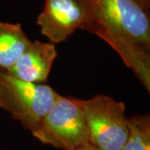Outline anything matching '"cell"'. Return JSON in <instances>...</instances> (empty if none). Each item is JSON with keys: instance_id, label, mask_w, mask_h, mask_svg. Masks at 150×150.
<instances>
[{"instance_id": "1", "label": "cell", "mask_w": 150, "mask_h": 150, "mask_svg": "<svg viewBox=\"0 0 150 150\" xmlns=\"http://www.w3.org/2000/svg\"><path fill=\"white\" fill-rule=\"evenodd\" d=\"M78 1L83 10L81 29L109 44L149 92V9L138 0Z\"/></svg>"}, {"instance_id": "2", "label": "cell", "mask_w": 150, "mask_h": 150, "mask_svg": "<svg viewBox=\"0 0 150 150\" xmlns=\"http://www.w3.org/2000/svg\"><path fill=\"white\" fill-rule=\"evenodd\" d=\"M48 84L25 82L0 70V108L33 132L59 98Z\"/></svg>"}, {"instance_id": "3", "label": "cell", "mask_w": 150, "mask_h": 150, "mask_svg": "<svg viewBox=\"0 0 150 150\" xmlns=\"http://www.w3.org/2000/svg\"><path fill=\"white\" fill-rule=\"evenodd\" d=\"M32 134L44 144L62 150H77L89 144L79 99L60 95Z\"/></svg>"}, {"instance_id": "4", "label": "cell", "mask_w": 150, "mask_h": 150, "mask_svg": "<svg viewBox=\"0 0 150 150\" xmlns=\"http://www.w3.org/2000/svg\"><path fill=\"white\" fill-rule=\"evenodd\" d=\"M89 144L103 150H123L128 138L125 105L106 95L79 99Z\"/></svg>"}, {"instance_id": "5", "label": "cell", "mask_w": 150, "mask_h": 150, "mask_svg": "<svg viewBox=\"0 0 150 150\" xmlns=\"http://www.w3.org/2000/svg\"><path fill=\"white\" fill-rule=\"evenodd\" d=\"M83 22V10L78 0H45L37 24L53 43L64 42Z\"/></svg>"}, {"instance_id": "6", "label": "cell", "mask_w": 150, "mask_h": 150, "mask_svg": "<svg viewBox=\"0 0 150 150\" xmlns=\"http://www.w3.org/2000/svg\"><path fill=\"white\" fill-rule=\"evenodd\" d=\"M56 56L54 43L32 41L14 64L5 72L25 82L41 83L47 80Z\"/></svg>"}, {"instance_id": "7", "label": "cell", "mask_w": 150, "mask_h": 150, "mask_svg": "<svg viewBox=\"0 0 150 150\" xmlns=\"http://www.w3.org/2000/svg\"><path fill=\"white\" fill-rule=\"evenodd\" d=\"M31 43L20 23L0 22V70L10 69Z\"/></svg>"}, {"instance_id": "8", "label": "cell", "mask_w": 150, "mask_h": 150, "mask_svg": "<svg viewBox=\"0 0 150 150\" xmlns=\"http://www.w3.org/2000/svg\"><path fill=\"white\" fill-rule=\"evenodd\" d=\"M128 138L123 150H150L149 113L128 118Z\"/></svg>"}, {"instance_id": "9", "label": "cell", "mask_w": 150, "mask_h": 150, "mask_svg": "<svg viewBox=\"0 0 150 150\" xmlns=\"http://www.w3.org/2000/svg\"><path fill=\"white\" fill-rule=\"evenodd\" d=\"M77 150H103V149H99V148H97V147L93 146V145L90 144H88L84 145V146L81 147V148H79V149H78Z\"/></svg>"}, {"instance_id": "10", "label": "cell", "mask_w": 150, "mask_h": 150, "mask_svg": "<svg viewBox=\"0 0 150 150\" xmlns=\"http://www.w3.org/2000/svg\"><path fill=\"white\" fill-rule=\"evenodd\" d=\"M142 5L145 7L146 8L149 9L150 8V0H138Z\"/></svg>"}]
</instances>
